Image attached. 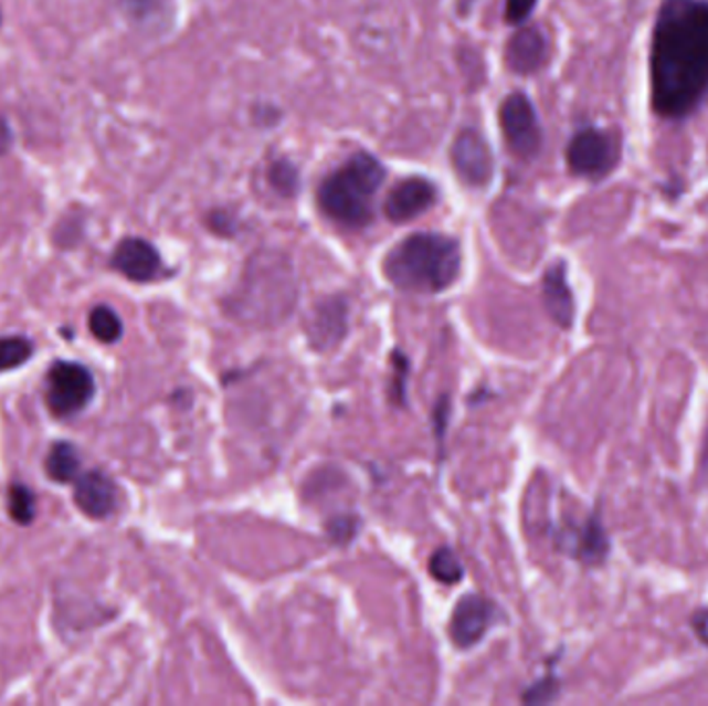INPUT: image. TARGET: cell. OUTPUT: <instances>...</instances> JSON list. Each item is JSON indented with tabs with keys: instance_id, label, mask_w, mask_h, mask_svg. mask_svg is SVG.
I'll use <instances>...</instances> for the list:
<instances>
[{
	"instance_id": "6da1fadb",
	"label": "cell",
	"mask_w": 708,
	"mask_h": 706,
	"mask_svg": "<svg viewBox=\"0 0 708 706\" xmlns=\"http://www.w3.org/2000/svg\"><path fill=\"white\" fill-rule=\"evenodd\" d=\"M651 77L661 115L684 116L698 106L708 89V2L663 4L653 38Z\"/></svg>"
},
{
	"instance_id": "7a4b0ae2",
	"label": "cell",
	"mask_w": 708,
	"mask_h": 706,
	"mask_svg": "<svg viewBox=\"0 0 708 706\" xmlns=\"http://www.w3.org/2000/svg\"><path fill=\"white\" fill-rule=\"evenodd\" d=\"M461 267V245L456 239L419 232L400 241L385 255L383 274L400 291L435 295L458 280Z\"/></svg>"
},
{
	"instance_id": "3957f363",
	"label": "cell",
	"mask_w": 708,
	"mask_h": 706,
	"mask_svg": "<svg viewBox=\"0 0 708 706\" xmlns=\"http://www.w3.org/2000/svg\"><path fill=\"white\" fill-rule=\"evenodd\" d=\"M385 170L371 154H355L319 187V208L347 229H362L373 220V203Z\"/></svg>"
},
{
	"instance_id": "277c9868",
	"label": "cell",
	"mask_w": 708,
	"mask_h": 706,
	"mask_svg": "<svg viewBox=\"0 0 708 706\" xmlns=\"http://www.w3.org/2000/svg\"><path fill=\"white\" fill-rule=\"evenodd\" d=\"M94 394L96 381L83 365L59 361L50 367L46 402L52 414L73 417L92 402Z\"/></svg>"
},
{
	"instance_id": "5b68a950",
	"label": "cell",
	"mask_w": 708,
	"mask_h": 706,
	"mask_svg": "<svg viewBox=\"0 0 708 706\" xmlns=\"http://www.w3.org/2000/svg\"><path fill=\"white\" fill-rule=\"evenodd\" d=\"M499 123L511 151L520 158H532L541 148V127L537 113L525 94H511L499 108Z\"/></svg>"
},
{
	"instance_id": "8992f818",
	"label": "cell",
	"mask_w": 708,
	"mask_h": 706,
	"mask_svg": "<svg viewBox=\"0 0 708 706\" xmlns=\"http://www.w3.org/2000/svg\"><path fill=\"white\" fill-rule=\"evenodd\" d=\"M452 165L471 187H487L494 177V154L489 144L473 129H464L452 144Z\"/></svg>"
},
{
	"instance_id": "52a82bcc",
	"label": "cell",
	"mask_w": 708,
	"mask_h": 706,
	"mask_svg": "<svg viewBox=\"0 0 708 706\" xmlns=\"http://www.w3.org/2000/svg\"><path fill=\"white\" fill-rule=\"evenodd\" d=\"M494 615L495 605L489 599H485L480 594L462 597L452 613V620H450L452 642L461 649L475 646L489 630V625L494 622Z\"/></svg>"
},
{
	"instance_id": "ba28073f",
	"label": "cell",
	"mask_w": 708,
	"mask_h": 706,
	"mask_svg": "<svg viewBox=\"0 0 708 706\" xmlns=\"http://www.w3.org/2000/svg\"><path fill=\"white\" fill-rule=\"evenodd\" d=\"M613 148L610 137L594 129L578 133L568 146V165L580 177H599L610 170Z\"/></svg>"
},
{
	"instance_id": "9c48e42d",
	"label": "cell",
	"mask_w": 708,
	"mask_h": 706,
	"mask_svg": "<svg viewBox=\"0 0 708 706\" xmlns=\"http://www.w3.org/2000/svg\"><path fill=\"white\" fill-rule=\"evenodd\" d=\"M437 191L433 182L421 177H409L398 182L385 199V215L392 222H409L416 215L425 214L435 203Z\"/></svg>"
},
{
	"instance_id": "30bf717a",
	"label": "cell",
	"mask_w": 708,
	"mask_h": 706,
	"mask_svg": "<svg viewBox=\"0 0 708 706\" xmlns=\"http://www.w3.org/2000/svg\"><path fill=\"white\" fill-rule=\"evenodd\" d=\"M348 328V303L342 296H330L315 307L309 322V340L317 350H330L345 338Z\"/></svg>"
},
{
	"instance_id": "8fae6325",
	"label": "cell",
	"mask_w": 708,
	"mask_h": 706,
	"mask_svg": "<svg viewBox=\"0 0 708 706\" xmlns=\"http://www.w3.org/2000/svg\"><path fill=\"white\" fill-rule=\"evenodd\" d=\"M73 499L85 516L102 520L116 508V487L113 478L102 471H89L80 476Z\"/></svg>"
},
{
	"instance_id": "7c38bea8",
	"label": "cell",
	"mask_w": 708,
	"mask_h": 706,
	"mask_svg": "<svg viewBox=\"0 0 708 706\" xmlns=\"http://www.w3.org/2000/svg\"><path fill=\"white\" fill-rule=\"evenodd\" d=\"M113 265L133 282H149L156 278L162 262L160 255L154 246L149 245L144 239H125L120 245L116 246Z\"/></svg>"
},
{
	"instance_id": "4fadbf2b",
	"label": "cell",
	"mask_w": 708,
	"mask_h": 706,
	"mask_svg": "<svg viewBox=\"0 0 708 706\" xmlns=\"http://www.w3.org/2000/svg\"><path fill=\"white\" fill-rule=\"evenodd\" d=\"M543 303L549 317L560 328H572L577 317V305L566 276V263H556L547 270L543 278Z\"/></svg>"
},
{
	"instance_id": "5bb4252c",
	"label": "cell",
	"mask_w": 708,
	"mask_h": 706,
	"mask_svg": "<svg viewBox=\"0 0 708 706\" xmlns=\"http://www.w3.org/2000/svg\"><path fill=\"white\" fill-rule=\"evenodd\" d=\"M545 52H547V44H545L543 33L537 28H525L511 35L506 49V63L514 73L528 75L543 65Z\"/></svg>"
},
{
	"instance_id": "9a60e30c",
	"label": "cell",
	"mask_w": 708,
	"mask_h": 706,
	"mask_svg": "<svg viewBox=\"0 0 708 706\" xmlns=\"http://www.w3.org/2000/svg\"><path fill=\"white\" fill-rule=\"evenodd\" d=\"M572 554L587 566L603 563L610 556V537L603 528L599 512H594L584 526L577 530L572 541Z\"/></svg>"
},
{
	"instance_id": "2e32d148",
	"label": "cell",
	"mask_w": 708,
	"mask_h": 706,
	"mask_svg": "<svg viewBox=\"0 0 708 706\" xmlns=\"http://www.w3.org/2000/svg\"><path fill=\"white\" fill-rule=\"evenodd\" d=\"M82 461L77 447L68 442H59L52 445L46 459V473L56 483H68L80 475Z\"/></svg>"
},
{
	"instance_id": "e0dca14e",
	"label": "cell",
	"mask_w": 708,
	"mask_h": 706,
	"mask_svg": "<svg viewBox=\"0 0 708 706\" xmlns=\"http://www.w3.org/2000/svg\"><path fill=\"white\" fill-rule=\"evenodd\" d=\"M429 572L442 584H458L464 576V568L450 547H440L429 559Z\"/></svg>"
},
{
	"instance_id": "ac0fdd59",
	"label": "cell",
	"mask_w": 708,
	"mask_h": 706,
	"mask_svg": "<svg viewBox=\"0 0 708 706\" xmlns=\"http://www.w3.org/2000/svg\"><path fill=\"white\" fill-rule=\"evenodd\" d=\"M89 329L98 338L99 343L113 345L123 336V322L110 307L99 305L89 313Z\"/></svg>"
},
{
	"instance_id": "d6986e66",
	"label": "cell",
	"mask_w": 708,
	"mask_h": 706,
	"mask_svg": "<svg viewBox=\"0 0 708 706\" xmlns=\"http://www.w3.org/2000/svg\"><path fill=\"white\" fill-rule=\"evenodd\" d=\"M33 345L23 336H4L0 338V371H9L30 361Z\"/></svg>"
},
{
	"instance_id": "ffe728a7",
	"label": "cell",
	"mask_w": 708,
	"mask_h": 706,
	"mask_svg": "<svg viewBox=\"0 0 708 706\" xmlns=\"http://www.w3.org/2000/svg\"><path fill=\"white\" fill-rule=\"evenodd\" d=\"M9 514L19 525L28 526L35 518V497L30 487L15 483L9 487Z\"/></svg>"
},
{
	"instance_id": "44dd1931",
	"label": "cell",
	"mask_w": 708,
	"mask_h": 706,
	"mask_svg": "<svg viewBox=\"0 0 708 706\" xmlns=\"http://www.w3.org/2000/svg\"><path fill=\"white\" fill-rule=\"evenodd\" d=\"M267 177H270L272 187L284 198H293L297 193L300 177H298L295 165H290L288 160H276L274 165L270 166Z\"/></svg>"
},
{
	"instance_id": "7402d4cb",
	"label": "cell",
	"mask_w": 708,
	"mask_h": 706,
	"mask_svg": "<svg viewBox=\"0 0 708 706\" xmlns=\"http://www.w3.org/2000/svg\"><path fill=\"white\" fill-rule=\"evenodd\" d=\"M392 367H394V383H392V400L398 407L406 404V379H409V359L400 350L392 352Z\"/></svg>"
},
{
	"instance_id": "603a6c76",
	"label": "cell",
	"mask_w": 708,
	"mask_h": 706,
	"mask_svg": "<svg viewBox=\"0 0 708 706\" xmlns=\"http://www.w3.org/2000/svg\"><path fill=\"white\" fill-rule=\"evenodd\" d=\"M328 533H330L331 541L348 542L357 535V518L338 516L328 523Z\"/></svg>"
},
{
	"instance_id": "cb8c5ba5",
	"label": "cell",
	"mask_w": 708,
	"mask_h": 706,
	"mask_svg": "<svg viewBox=\"0 0 708 706\" xmlns=\"http://www.w3.org/2000/svg\"><path fill=\"white\" fill-rule=\"evenodd\" d=\"M556 696H558V679L549 675L525 694V703H549Z\"/></svg>"
},
{
	"instance_id": "d4e9b609",
	"label": "cell",
	"mask_w": 708,
	"mask_h": 706,
	"mask_svg": "<svg viewBox=\"0 0 708 706\" xmlns=\"http://www.w3.org/2000/svg\"><path fill=\"white\" fill-rule=\"evenodd\" d=\"M537 0H506V21L522 23L535 9Z\"/></svg>"
},
{
	"instance_id": "484cf974",
	"label": "cell",
	"mask_w": 708,
	"mask_h": 706,
	"mask_svg": "<svg viewBox=\"0 0 708 706\" xmlns=\"http://www.w3.org/2000/svg\"><path fill=\"white\" fill-rule=\"evenodd\" d=\"M693 630L696 632L698 641L708 646V609H700L694 613Z\"/></svg>"
},
{
	"instance_id": "4316f807",
	"label": "cell",
	"mask_w": 708,
	"mask_h": 706,
	"mask_svg": "<svg viewBox=\"0 0 708 706\" xmlns=\"http://www.w3.org/2000/svg\"><path fill=\"white\" fill-rule=\"evenodd\" d=\"M9 146H11V131H9L7 123L0 118V156L9 149Z\"/></svg>"
}]
</instances>
